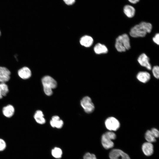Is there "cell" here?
Returning a JSON list of instances; mask_svg holds the SVG:
<instances>
[{"label":"cell","mask_w":159,"mask_h":159,"mask_svg":"<svg viewBox=\"0 0 159 159\" xmlns=\"http://www.w3.org/2000/svg\"><path fill=\"white\" fill-rule=\"evenodd\" d=\"M115 47L119 52H125L130 48V38L128 35L124 34L119 36L116 39Z\"/></svg>","instance_id":"1"},{"label":"cell","mask_w":159,"mask_h":159,"mask_svg":"<svg viewBox=\"0 0 159 159\" xmlns=\"http://www.w3.org/2000/svg\"><path fill=\"white\" fill-rule=\"evenodd\" d=\"M42 81L45 94L47 96L52 95L53 93L52 89L57 86L56 80L50 76H46L42 79Z\"/></svg>","instance_id":"2"},{"label":"cell","mask_w":159,"mask_h":159,"mask_svg":"<svg viewBox=\"0 0 159 159\" xmlns=\"http://www.w3.org/2000/svg\"><path fill=\"white\" fill-rule=\"evenodd\" d=\"M116 138V134L112 131H109L104 133L101 139V143L103 148L107 150L112 148L114 143L112 140Z\"/></svg>","instance_id":"3"},{"label":"cell","mask_w":159,"mask_h":159,"mask_svg":"<svg viewBox=\"0 0 159 159\" xmlns=\"http://www.w3.org/2000/svg\"><path fill=\"white\" fill-rule=\"evenodd\" d=\"M105 124L106 128L110 131H116L120 128V123L115 117L111 116L107 117L105 120Z\"/></svg>","instance_id":"4"},{"label":"cell","mask_w":159,"mask_h":159,"mask_svg":"<svg viewBox=\"0 0 159 159\" xmlns=\"http://www.w3.org/2000/svg\"><path fill=\"white\" fill-rule=\"evenodd\" d=\"M80 104L85 112L87 113L92 112L95 110L94 104L88 96L84 97L81 101Z\"/></svg>","instance_id":"5"},{"label":"cell","mask_w":159,"mask_h":159,"mask_svg":"<svg viewBox=\"0 0 159 159\" xmlns=\"http://www.w3.org/2000/svg\"><path fill=\"white\" fill-rule=\"evenodd\" d=\"M147 33L140 24L132 27L129 32L130 35L134 38L144 37H145Z\"/></svg>","instance_id":"6"},{"label":"cell","mask_w":159,"mask_h":159,"mask_svg":"<svg viewBox=\"0 0 159 159\" xmlns=\"http://www.w3.org/2000/svg\"><path fill=\"white\" fill-rule=\"evenodd\" d=\"M109 157L110 159H131L127 154L117 149H113L110 151Z\"/></svg>","instance_id":"7"},{"label":"cell","mask_w":159,"mask_h":159,"mask_svg":"<svg viewBox=\"0 0 159 159\" xmlns=\"http://www.w3.org/2000/svg\"><path fill=\"white\" fill-rule=\"evenodd\" d=\"M149 58L145 53H142L138 57V61L142 66L146 67L148 70L152 69L151 65L149 62Z\"/></svg>","instance_id":"8"},{"label":"cell","mask_w":159,"mask_h":159,"mask_svg":"<svg viewBox=\"0 0 159 159\" xmlns=\"http://www.w3.org/2000/svg\"><path fill=\"white\" fill-rule=\"evenodd\" d=\"M11 72L7 68L0 66V83L8 81L10 79Z\"/></svg>","instance_id":"9"},{"label":"cell","mask_w":159,"mask_h":159,"mask_svg":"<svg viewBox=\"0 0 159 159\" xmlns=\"http://www.w3.org/2000/svg\"><path fill=\"white\" fill-rule=\"evenodd\" d=\"M18 73L19 77L23 79H28L32 75L31 70L27 67H24L20 69L18 71Z\"/></svg>","instance_id":"10"},{"label":"cell","mask_w":159,"mask_h":159,"mask_svg":"<svg viewBox=\"0 0 159 159\" xmlns=\"http://www.w3.org/2000/svg\"><path fill=\"white\" fill-rule=\"evenodd\" d=\"M151 76L150 74L146 71L139 72L136 75L137 79L140 82L145 83L149 81Z\"/></svg>","instance_id":"11"},{"label":"cell","mask_w":159,"mask_h":159,"mask_svg":"<svg viewBox=\"0 0 159 159\" xmlns=\"http://www.w3.org/2000/svg\"><path fill=\"white\" fill-rule=\"evenodd\" d=\"M142 151L147 156L152 155L153 153V146L151 143L147 142L144 143L142 145Z\"/></svg>","instance_id":"12"},{"label":"cell","mask_w":159,"mask_h":159,"mask_svg":"<svg viewBox=\"0 0 159 159\" xmlns=\"http://www.w3.org/2000/svg\"><path fill=\"white\" fill-rule=\"evenodd\" d=\"M50 124L53 127L60 128L63 126V122L58 116L55 115L52 117L50 121Z\"/></svg>","instance_id":"13"},{"label":"cell","mask_w":159,"mask_h":159,"mask_svg":"<svg viewBox=\"0 0 159 159\" xmlns=\"http://www.w3.org/2000/svg\"><path fill=\"white\" fill-rule=\"evenodd\" d=\"M94 50L95 52L97 54H106L108 52L107 47L105 45L100 43H97L95 45Z\"/></svg>","instance_id":"14"},{"label":"cell","mask_w":159,"mask_h":159,"mask_svg":"<svg viewBox=\"0 0 159 159\" xmlns=\"http://www.w3.org/2000/svg\"><path fill=\"white\" fill-rule=\"evenodd\" d=\"M14 108L11 105H9L4 107L2 109L3 115L6 117H10L14 115Z\"/></svg>","instance_id":"15"},{"label":"cell","mask_w":159,"mask_h":159,"mask_svg":"<svg viewBox=\"0 0 159 159\" xmlns=\"http://www.w3.org/2000/svg\"><path fill=\"white\" fill-rule=\"evenodd\" d=\"M93 42V38L87 35L82 37L80 41V44L86 47H90L92 45Z\"/></svg>","instance_id":"16"},{"label":"cell","mask_w":159,"mask_h":159,"mask_svg":"<svg viewBox=\"0 0 159 159\" xmlns=\"http://www.w3.org/2000/svg\"><path fill=\"white\" fill-rule=\"evenodd\" d=\"M123 11L126 15L128 18H131L133 17L135 14V10L132 6L127 5L125 6L123 8Z\"/></svg>","instance_id":"17"},{"label":"cell","mask_w":159,"mask_h":159,"mask_svg":"<svg viewBox=\"0 0 159 159\" xmlns=\"http://www.w3.org/2000/svg\"><path fill=\"white\" fill-rule=\"evenodd\" d=\"M44 116L43 112L41 110H38L35 112L34 115V118L37 123L43 124L46 122V120Z\"/></svg>","instance_id":"18"},{"label":"cell","mask_w":159,"mask_h":159,"mask_svg":"<svg viewBox=\"0 0 159 159\" xmlns=\"http://www.w3.org/2000/svg\"><path fill=\"white\" fill-rule=\"evenodd\" d=\"M9 92L8 86L4 83H0V99L6 96Z\"/></svg>","instance_id":"19"},{"label":"cell","mask_w":159,"mask_h":159,"mask_svg":"<svg viewBox=\"0 0 159 159\" xmlns=\"http://www.w3.org/2000/svg\"><path fill=\"white\" fill-rule=\"evenodd\" d=\"M145 138L147 142L152 143L156 141V138L151 133L150 130H148L145 134Z\"/></svg>","instance_id":"20"},{"label":"cell","mask_w":159,"mask_h":159,"mask_svg":"<svg viewBox=\"0 0 159 159\" xmlns=\"http://www.w3.org/2000/svg\"><path fill=\"white\" fill-rule=\"evenodd\" d=\"M51 153L53 156L56 158H61L62 153L61 149L57 147H55L53 149Z\"/></svg>","instance_id":"21"},{"label":"cell","mask_w":159,"mask_h":159,"mask_svg":"<svg viewBox=\"0 0 159 159\" xmlns=\"http://www.w3.org/2000/svg\"><path fill=\"white\" fill-rule=\"evenodd\" d=\"M152 72L153 76L156 79L159 77V67L158 66H154L152 69Z\"/></svg>","instance_id":"22"},{"label":"cell","mask_w":159,"mask_h":159,"mask_svg":"<svg viewBox=\"0 0 159 159\" xmlns=\"http://www.w3.org/2000/svg\"><path fill=\"white\" fill-rule=\"evenodd\" d=\"M6 147V144L3 139L0 138V152L4 151Z\"/></svg>","instance_id":"23"},{"label":"cell","mask_w":159,"mask_h":159,"mask_svg":"<svg viewBox=\"0 0 159 159\" xmlns=\"http://www.w3.org/2000/svg\"><path fill=\"white\" fill-rule=\"evenodd\" d=\"M83 159H97L95 155L92 153H87L83 156Z\"/></svg>","instance_id":"24"},{"label":"cell","mask_w":159,"mask_h":159,"mask_svg":"<svg viewBox=\"0 0 159 159\" xmlns=\"http://www.w3.org/2000/svg\"><path fill=\"white\" fill-rule=\"evenodd\" d=\"M150 130L153 135L156 138L159 137V131L157 128H153Z\"/></svg>","instance_id":"25"},{"label":"cell","mask_w":159,"mask_h":159,"mask_svg":"<svg viewBox=\"0 0 159 159\" xmlns=\"http://www.w3.org/2000/svg\"><path fill=\"white\" fill-rule=\"evenodd\" d=\"M159 34L157 33L153 38V40L154 42L158 45L159 44Z\"/></svg>","instance_id":"26"},{"label":"cell","mask_w":159,"mask_h":159,"mask_svg":"<svg viewBox=\"0 0 159 159\" xmlns=\"http://www.w3.org/2000/svg\"><path fill=\"white\" fill-rule=\"evenodd\" d=\"M64 2L67 5H70L73 4L75 1V0H63Z\"/></svg>","instance_id":"27"},{"label":"cell","mask_w":159,"mask_h":159,"mask_svg":"<svg viewBox=\"0 0 159 159\" xmlns=\"http://www.w3.org/2000/svg\"><path fill=\"white\" fill-rule=\"evenodd\" d=\"M140 0H128L131 3L135 4L139 1Z\"/></svg>","instance_id":"28"},{"label":"cell","mask_w":159,"mask_h":159,"mask_svg":"<svg viewBox=\"0 0 159 159\" xmlns=\"http://www.w3.org/2000/svg\"><path fill=\"white\" fill-rule=\"evenodd\" d=\"M1 32L0 30V36L1 35Z\"/></svg>","instance_id":"29"}]
</instances>
